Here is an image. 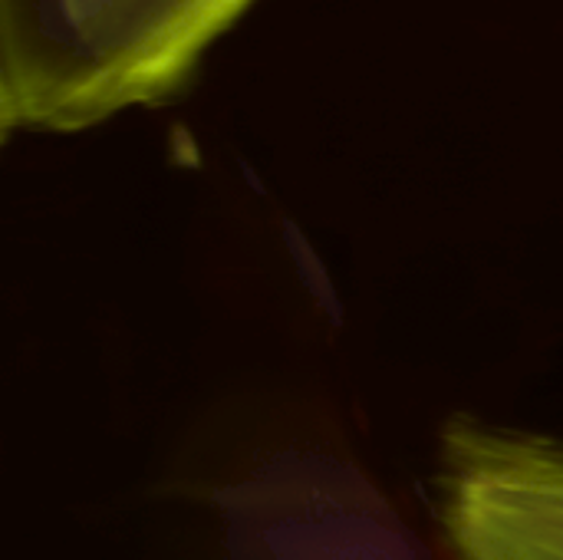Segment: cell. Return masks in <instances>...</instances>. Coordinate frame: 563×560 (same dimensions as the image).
Wrapping results in <instances>:
<instances>
[{
    "label": "cell",
    "mask_w": 563,
    "mask_h": 560,
    "mask_svg": "<svg viewBox=\"0 0 563 560\" xmlns=\"http://www.w3.org/2000/svg\"><path fill=\"white\" fill-rule=\"evenodd\" d=\"M254 0H0V125L82 132L162 106Z\"/></svg>",
    "instance_id": "1"
},
{
    "label": "cell",
    "mask_w": 563,
    "mask_h": 560,
    "mask_svg": "<svg viewBox=\"0 0 563 560\" xmlns=\"http://www.w3.org/2000/svg\"><path fill=\"white\" fill-rule=\"evenodd\" d=\"M435 505L455 560H563V439L452 422Z\"/></svg>",
    "instance_id": "2"
}]
</instances>
